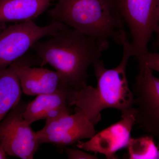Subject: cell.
I'll return each mask as SVG.
<instances>
[{
	"label": "cell",
	"instance_id": "obj_1",
	"mask_svg": "<svg viewBox=\"0 0 159 159\" xmlns=\"http://www.w3.org/2000/svg\"><path fill=\"white\" fill-rule=\"evenodd\" d=\"M38 41L31 50L42 66L49 64L59 74L62 86L77 90L86 85L88 70L110 43L102 42L66 26Z\"/></svg>",
	"mask_w": 159,
	"mask_h": 159
},
{
	"label": "cell",
	"instance_id": "obj_2",
	"mask_svg": "<svg viewBox=\"0 0 159 159\" xmlns=\"http://www.w3.org/2000/svg\"><path fill=\"white\" fill-rule=\"evenodd\" d=\"M122 46V60L116 67L106 68L100 59L93 64L96 87L86 84L71 93V106L83 111L95 125L101 120V111L105 109H116L122 112L133 107L134 94L126 74L129 60L133 54L129 40Z\"/></svg>",
	"mask_w": 159,
	"mask_h": 159
},
{
	"label": "cell",
	"instance_id": "obj_3",
	"mask_svg": "<svg viewBox=\"0 0 159 159\" xmlns=\"http://www.w3.org/2000/svg\"><path fill=\"white\" fill-rule=\"evenodd\" d=\"M48 14L53 21L102 42L111 39L122 46L128 40L124 23L111 0H57Z\"/></svg>",
	"mask_w": 159,
	"mask_h": 159
},
{
	"label": "cell",
	"instance_id": "obj_4",
	"mask_svg": "<svg viewBox=\"0 0 159 159\" xmlns=\"http://www.w3.org/2000/svg\"><path fill=\"white\" fill-rule=\"evenodd\" d=\"M128 27L133 56L137 59L148 52V44L157 28L159 0H111Z\"/></svg>",
	"mask_w": 159,
	"mask_h": 159
},
{
	"label": "cell",
	"instance_id": "obj_5",
	"mask_svg": "<svg viewBox=\"0 0 159 159\" xmlns=\"http://www.w3.org/2000/svg\"><path fill=\"white\" fill-rule=\"evenodd\" d=\"M66 26L57 21L39 26L31 20L6 27L0 31V70L8 67L22 57L43 38L48 37Z\"/></svg>",
	"mask_w": 159,
	"mask_h": 159
},
{
	"label": "cell",
	"instance_id": "obj_6",
	"mask_svg": "<svg viewBox=\"0 0 159 159\" xmlns=\"http://www.w3.org/2000/svg\"><path fill=\"white\" fill-rule=\"evenodd\" d=\"M133 89L136 124L148 134L159 139V79L143 61Z\"/></svg>",
	"mask_w": 159,
	"mask_h": 159
},
{
	"label": "cell",
	"instance_id": "obj_7",
	"mask_svg": "<svg viewBox=\"0 0 159 159\" xmlns=\"http://www.w3.org/2000/svg\"><path fill=\"white\" fill-rule=\"evenodd\" d=\"M27 105L20 101L0 122V144L8 155L32 159L40 144L36 132L23 116Z\"/></svg>",
	"mask_w": 159,
	"mask_h": 159
},
{
	"label": "cell",
	"instance_id": "obj_8",
	"mask_svg": "<svg viewBox=\"0 0 159 159\" xmlns=\"http://www.w3.org/2000/svg\"><path fill=\"white\" fill-rule=\"evenodd\" d=\"M74 112L73 114L46 119L45 126L36 132L40 145H72L93 136L97 133L95 125L80 109L75 107Z\"/></svg>",
	"mask_w": 159,
	"mask_h": 159
},
{
	"label": "cell",
	"instance_id": "obj_9",
	"mask_svg": "<svg viewBox=\"0 0 159 159\" xmlns=\"http://www.w3.org/2000/svg\"><path fill=\"white\" fill-rule=\"evenodd\" d=\"M135 124V111L133 107L122 112L121 119L118 122L96 133L86 142L79 141L77 146L81 150L104 155L107 159H118L116 153L127 147Z\"/></svg>",
	"mask_w": 159,
	"mask_h": 159
},
{
	"label": "cell",
	"instance_id": "obj_10",
	"mask_svg": "<svg viewBox=\"0 0 159 159\" xmlns=\"http://www.w3.org/2000/svg\"><path fill=\"white\" fill-rule=\"evenodd\" d=\"M37 59L36 56L25 58L24 55L10 66L17 74L23 93L29 96L51 93L62 86L56 71L32 67Z\"/></svg>",
	"mask_w": 159,
	"mask_h": 159
},
{
	"label": "cell",
	"instance_id": "obj_11",
	"mask_svg": "<svg viewBox=\"0 0 159 159\" xmlns=\"http://www.w3.org/2000/svg\"><path fill=\"white\" fill-rule=\"evenodd\" d=\"M72 90L62 86L50 94L37 96L27 104L23 116L31 124L41 119H51L72 113Z\"/></svg>",
	"mask_w": 159,
	"mask_h": 159
},
{
	"label": "cell",
	"instance_id": "obj_12",
	"mask_svg": "<svg viewBox=\"0 0 159 159\" xmlns=\"http://www.w3.org/2000/svg\"><path fill=\"white\" fill-rule=\"evenodd\" d=\"M51 0H0V24L33 20L50 6Z\"/></svg>",
	"mask_w": 159,
	"mask_h": 159
},
{
	"label": "cell",
	"instance_id": "obj_13",
	"mask_svg": "<svg viewBox=\"0 0 159 159\" xmlns=\"http://www.w3.org/2000/svg\"><path fill=\"white\" fill-rule=\"evenodd\" d=\"M22 89L19 79L9 66L0 70V122L20 102Z\"/></svg>",
	"mask_w": 159,
	"mask_h": 159
},
{
	"label": "cell",
	"instance_id": "obj_14",
	"mask_svg": "<svg viewBox=\"0 0 159 159\" xmlns=\"http://www.w3.org/2000/svg\"><path fill=\"white\" fill-rule=\"evenodd\" d=\"M150 135L131 138L127 148L129 159H159V150Z\"/></svg>",
	"mask_w": 159,
	"mask_h": 159
},
{
	"label": "cell",
	"instance_id": "obj_15",
	"mask_svg": "<svg viewBox=\"0 0 159 159\" xmlns=\"http://www.w3.org/2000/svg\"><path fill=\"white\" fill-rule=\"evenodd\" d=\"M141 60L147 65L152 70L157 71L159 73V54L147 52L143 56L137 59Z\"/></svg>",
	"mask_w": 159,
	"mask_h": 159
},
{
	"label": "cell",
	"instance_id": "obj_16",
	"mask_svg": "<svg viewBox=\"0 0 159 159\" xmlns=\"http://www.w3.org/2000/svg\"><path fill=\"white\" fill-rule=\"evenodd\" d=\"M65 151L68 158L70 159H97L96 155H92L76 148H66Z\"/></svg>",
	"mask_w": 159,
	"mask_h": 159
},
{
	"label": "cell",
	"instance_id": "obj_17",
	"mask_svg": "<svg viewBox=\"0 0 159 159\" xmlns=\"http://www.w3.org/2000/svg\"><path fill=\"white\" fill-rule=\"evenodd\" d=\"M8 155L6 153L4 148L0 144V159H5L7 158Z\"/></svg>",
	"mask_w": 159,
	"mask_h": 159
},
{
	"label": "cell",
	"instance_id": "obj_18",
	"mask_svg": "<svg viewBox=\"0 0 159 159\" xmlns=\"http://www.w3.org/2000/svg\"><path fill=\"white\" fill-rule=\"evenodd\" d=\"M6 28L5 26V24H0V31L2 30L3 29Z\"/></svg>",
	"mask_w": 159,
	"mask_h": 159
},
{
	"label": "cell",
	"instance_id": "obj_19",
	"mask_svg": "<svg viewBox=\"0 0 159 159\" xmlns=\"http://www.w3.org/2000/svg\"><path fill=\"white\" fill-rule=\"evenodd\" d=\"M159 139V141H158V143L157 147H158V149L159 150V139Z\"/></svg>",
	"mask_w": 159,
	"mask_h": 159
}]
</instances>
